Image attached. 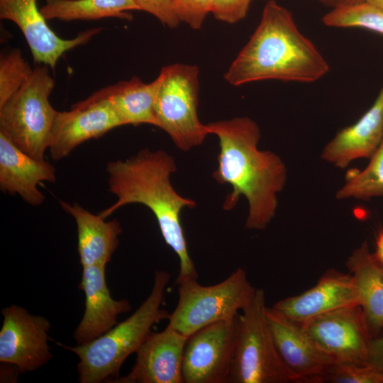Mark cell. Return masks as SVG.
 Masks as SVG:
<instances>
[{"label": "cell", "mask_w": 383, "mask_h": 383, "mask_svg": "<svg viewBox=\"0 0 383 383\" xmlns=\"http://www.w3.org/2000/svg\"><path fill=\"white\" fill-rule=\"evenodd\" d=\"M345 265L354 282L358 306L372 338H374L383 328V265L370 251L367 241L353 251Z\"/></svg>", "instance_id": "cell-21"}, {"label": "cell", "mask_w": 383, "mask_h": 383, "mask_svg": "<svg viewBox=\"0 0 383 383\" xmlns=\"http://www.w3.org/2000/svg\"><path fill=\"white\" fill-rule=\"evenodd\" d=\"M177 284L179 299L167 326L187 336L213 323L235 318L249 304L257 289L241 267L213 285H201L197 279Z\"/></svg>", "instance_id": "cell-7"}, {"label": "cell", "mask_w": 383, "mask_h": 383, "mask_svg": "<svg viewBox=\"0 0 383 383\" xmlns=\"http://www.w3.org/2000/svg\"><path fill=\"white\" fill-rule=\"evenodd\" d=\"M322 4L331 9L357 4L365 0H318Z\"/></svg>", "instance_id": "cell-32"}, {"label": "cell", "mask_w": 383, "mask_h": 383, "mask_svg": "<svg viewBox=\"0 0 383 383\" xmlns=\"http://www.w3.org/2000/svg\"><path fill=\"white\" fill-rule=\"evenodd\" d=\"M370 4L383 10V0H365Z\"/></svg>", "instance_id": "cell-34"}, {"label": "cell", "mask_w": 383, "mask_h": 383, "mask_svg": "<svg viewBox=\"0 0 383 383\" xmlns=\"http://www.w3.org/2000/svg\"><path fill=\"white\" fill-rule=\"evenodd\" d=\"M56 170L46 160L33 158L0 133V189L18 195L31 206L41 205L45 196L38 189L40 182H55Z\"/></svg>", "instance_id": "cell-19"}, {"label": "cell", "mask_w": 383, "mask_h": 383, "mask_svg": "<svg viewBox=\"0 0 383 383\" xmlns=\"http://www.w3.org/2000/svg\"><path fill=\"white\" fill-rule=\"evenodd\" d=\"M375 257L383 265V231H380L376 239Z\"/></svg>", "instance_id": "cell-33"}, {"label": "cell", "mask_w": 383, "mask_h": 383, "mask_svg": "<svg viewBox=\"0 0 383 383\" xmlns=\"http://www.w3.org/2000/svg\"><path fill=\"white\" fill-rule=\"evenodd\" d=\"M379 196H383V140L367 167L348 175L335 194L338 200L370 201Z\"/></svg>", "instance_id": "cell-24"}, {"label": "cell", "mask_w": 383, "mask_h": 383, "mask_svg": "<svg viewBox=\"0 0 383 383\" xmlns=\"http://www.w3.org/2000/svg\"><path fill=\"white\" fill-rule=\"evenodd\" d=\"M214 2L215 0H172V6L179 22L199 29L206 15L211 13Z\"/></svg>", "instance_id": "cell-28"}, {"label": "cell", "mask_w": 383, "mask_h": 383, "mask_svg": "<svg viewBox=\"0 0 383 383\" xmlns=\"http://www.w3.org/2000/svg\"><path fill=\"white\" fill-rule=\"evenodd\" d=\"M170 279L166 271H156L152 290L147 299L128 318L116 324L100 337L75 346L59 345L72 351L79 359L78 380L81 383H99L118 377L125 360L136 353L151 333V328L170 313L162 307L165 289Z\"/></svg>", "instance_id": "cell-4"}, {"label": "cell", "mask_w": 383, "mask_h": 383, "mask_svg": "<svg viewBox=\"0 0 383 383\" xmlns=\"http://www.w3.org/2000/svg\"><path fill=\"white\" fill-rule=\"evenodd\" d=\"M0 18L13 22L23 33L33 61L52 70L64 53L86 44L102 30L87 29L72 39L62 38L47 23L37 0H0Z\"/></svg>", "instance_id": "cell-13"}, {"label": "cell", "mask_w": 383, "mask_h": 383, "mask_svg": "<svg viewBox=\"0 0 383 383\" xmlns=\"http://www.w3.org/2000/svg\"><path fill=\"white\" fill-rule=\"evenodd\" d=\"M121 126L110 101L94 92L72 106L70 111L57 112L48 146L50 156L55 160H62L85 141L99 138Z\"/></svg>", "instance_id": "cell-12"}, {"label": "cell", "mask_w": 383, "mask_h": 383, "mask_svg": "<svg viewBox=\"0 0 383 383\" xmlns=\"http://www.w3.org/2000/svg\"><path fill=\"white\" fill-rule=\"evenodd\" d=\"M206 125L209 133L217 136L219 144L218 167L213 177L218 183L232 187L223 209H233L243 196L248 204L245 227L265 229L275 216L277 196L286 184L287 170L284 161L275 152L258 148L260 129L249 117Z\"/></svg>", "instance_id": "cell-1"}, {"label": "cell", "mask_w": 383, "mask_h": 383, "mask_svg": "<svg viewBox=\"0 0 383 383\" xmlns=\"http://www.w3.org/2000/svg\"><path fill=\"white\" fill-rule=\"evenodd\" d=\"M0 362L13 365L20 373L35 371L52 357L48 345L50 321L11 305L1 310Z\"/></svg>", "instance_id": "cell-11"}, {"label": "cell", "mask_w": 383, "mask_h": 383, "mask_svg": "<svg viewBox=\"0 0 383 383\" xmlns=\"http://www.w3.org/2000/svg\"><path fill=\"white\" fill-rule=\"evenodd\" d=\"M33 69L19 48L1 52L0 56V106H3L28 80Z\"/></svg>", "instance_id": "cell-26"}, {"label": "cell", "mask_w": 383, "mask_h": 383, "mask_svg": "<svg viewBox=\"0 0 383 383\" xmlns=\"http://www.w3.org/2000/svg\"><path fill=\"white\" fill-rule=\"evenodd\" d=\"M199 74L197 66L176 63L163 67L155 79L158 128L184 152L201 145L210 134L198 116Z\"/></svg>", "instance_id": "cell-8"}, {"label": "cell", "mask_w": 383, "mask_h": 383, "mask_svg": "<svg viewBox=\"0 0 383 383\" xmlns=\"http://www.w3.org/2000/svg\"><path fill=\"white\" fill-rule=\"evenodd\" d=\"M137 2L140 10L153 15L163 25L173 28L180 23L173 11L172 0H137Z\"/></svg>", "instance_id": "cell-30"}, {"label": "cell", "mask_w": 383, "mask_h": 383, "mask_svg": "<svg viewBox=\"0 0 383 383\" xmlns=\"http://www.w3.org/2000/svg\"><path fill=\"white\" fill-rule=\"evenodd\" d=\"M189 336L167 327L150 333L135 353L131 372L113 383H183L182 362Z\"/></svg>", "instance_id": "cell-14"}, {"label": "cell", "mask_w": 383, "mask_h": 383, "mask_svg": "<svg viewBox=\"0 0 383 383\" xmlns=\"http://www.w3.org/2000/svg\"><path fill=\"white\" fill-rule=\"evenodd\" d=\"M50 69L35 66L20 89L0 106V133L38 160H45L58 112L49 100L55 84Z\"/></svg>", "instance_id": "cell-5"}, {"label": "cell", "mask_w": 383, "mask_h": 383, "mask_svg": "<svg viewBox=\"0 0 383 383\" xmlns=\"http://www.w3.org/2000/svg\"><path fill=\"white\" fill-rule=\"evenodd\" d=\"M157 81L143 82L133 77L118 82L96 93L106 98L118 116L123 126L150 124L158 127L155 111Z\"/></svg>", "instance_id": "cell-22"}, {"label": "cell", "mask_w": 383, "mask_h": 383, "mask_svg": "<svg viewBox=\"0 0 383 383\" xmlns=\"http://www.w3.org/2000/svg\"><path fill=\"white\" fill-rule=\"evenodd\" d=\"M238 317L213 323L189 336L182 362L183 383L228 382Z\"/></svg>", "instance_id": "cell-9"}, {"label": "cell", "mask_w": 383, "mask_h": 383, "mask_svg": "<svg viewBox=\"0 0 383 383\" xmlns=\"http://www.w3.org/2000/svg\"><path fill=\"white\" fill-rule=\"evenodd\" d=\"M269 328L282 360L302 383H321V376L333 361L316 345L301 326L272 307H267Z\"/></svg>", "instance_id": "cell-15"}, {"label": "cell", "mask_w": 383, "mask_h": 383, "mask_svg": "<svg viewBox=\"0 0 383 383\" xmlns=\"http://www.w3.org/2000/svg\"><path fill=\"white\" fill-rule=\"evenodd\" d=\"M383 140V87L369 109L353 124L340 130L325 145L321 158L340 169L370 158Z\"/></svg>", "instance_id": "cell-18"}, {"label": "cell", "mask_w": 383, "mask_h": 383, "mask_svg": "<svg viewBox=\"0 0 383 383\" xmlns=\"http://www.w3.org/2000/svg\"><path fill=\"white\" fill-rule=\"evenodd\" d=\"M140 10L137 0H45L40 12L46 21H92L118 18L131 21L128 11Z\"/></svg>", "instance_id": "cell-23"}, {"label": "cell", "mask_w": 383, "mask_h": 383, "mask_svg": "<svg viewBox=\"0 0 383 383\" xmlns=\"http://www.w3.org/2000/svg\"><path fill=\"white\" fill-rule=\"evenodd\" d=\"M329 71L328 63L299 30L292 13L270 0L255 32L224 78L233 86L268 79L311 83Z\"/></svg>", "instance_id": "cell-3"}, {"label": "cell", "mask_w": 383, "mask_h": 383, "mask_svg": "<svg viewBox=\"0 0 383 383\" xmlns=\"http://www.w3.org/2000/svg\"><path fill=\"white\" fill-rule=\"evenodd\" d=\"M62 209L75 221L77 251L82 267L106 265L117 250L122 227L116 219L106 221L100 214H94L77 203L60 201Z\"/></svg>", "instance_id": "cell-20"}, {"label": "cell", "mask_w": 383, "mask_h": 383, "mask_svg": "<svg viewBox=\"0 0 383 383\" xmlns=\"http://www.w3.org/2000/svg\"><path fill=\"white\" fill-rule=\"evenodd\" d=\"M383 383V373L370 365L333 362L321 376V383Z\"/></svg>", "instance_id": "cell-27"}, {"label": "cell", "mask_w": 383, "mask_h": 383, "mask_svg": "<svg viewBox=\"0 0 383 383\" xmlns=\"http://www.w3.org/2000/svg\"><path fill=\"white\" fill-rule=\"evenodd\" d=\"M105 272V265L82 267L79 287L85 295V310L74 332L77 345L89 343L104 335L117 324L120 314L131 309L128 299H113Z\"/></svg>", "instance_id": "cell-17"}, {"label": "cell", "mask_w": 383, "mask_h": 383, "mask_svg": "<svg viewBox=\"0 0 383 383\" xmlns=\"http://www.w3.org/2000/svg\"><path fill=\"white\" fill-rule=\"evenodd\" d=\"M300 325L333 362L368 365L372 336L360 306L339 308Z\"/></svg>", "instance_id": "cell-10"}, {"label": "cell", "mask_w": 383, "mask_h": 383, "mask_svg": "<svg viewBox=\"0 0 383 383\" xmlns=\"http://www.w3.org/2000/svg\"><path fill=\"white\" fill-rule=\"evenodd\" d=\"M368 365L383 373V328L370 343Z\"/></svg>", "instance_id": "cell-31"}, {"label": "cell", "mask_w": 383, "mask_h": 383, "mask_svg": "<svg viewBox=\"0 0 383 383\" xmlns=\"http://www.w3.org/2000/svg\"><path fill=\"white\" fill-rule=\"evenodd\" d=\"M265 294L257 289L238 317V333L228 382L302 383L286 366L266 316Z\"/></svg>", "instance_id": "cell-6"}, {"label": "cell", "mask_w": 383, "mask_h": 383, "mask_svg": "<svg viewBox=\"0 0 383 383\" xmlns=\"http://www.w3.org/2000/svg\"><path fill=\"white\" fill-rule=\"evenodd\" d=\"M358 305L353 277L335 269L327 270L311 288L277 301L272 307L301 324L328 311Z\"/></svg>", "instance_id": "cell-16"}, {"label": "cell", "mask_w": 383, "mask_h": 383, "mask_svg": "<svg viewBox=\"0 0 383 383\" xmlns=\"http://www.w3.org/2000/svg\"><path fill=\"white\" fill-rule=\"evenodd\" d=\"M252 0H215L211 13L216 19L234 23L243 19Z\"/></svg>", "instance_id": "cell-29"}, {"label": "cell", "mask_w": 383, "mask_h": 383, "mask_svg": "<svg viewBox=\"0 0 383 383\" xmlns=\"http://www.w3.org/2000/svg\"><path fill=\"white\" fill-rule=\"evenodd\" d=\"M322 21L329 27L361 28L383 35V10L366 1L331 9Z\"/></svg>", "instance_id": "cell-25"}, {"label": "cell", "mask_w": 383, "mask_h": 383, "mask_svg": "<svg viewBox=\"0 0 383 383\" xmlns=\"http://www.w3.org/2000/svg\"><path fill=\"white\" fill-rule=\"evenodd\" d=\"M177 170L173 156L164 150L145 148L126 160L109 162V191L116 201L99 214L104 218L131 204L144 205L157 222L165 242L177 255L179 262L177 282L197 279L195 265L188 252L181 222L184 208L193 209L196 202L180 195L171 183V175Z\"/></svg>", "instance_id": "cell-2"}]
</instances>
